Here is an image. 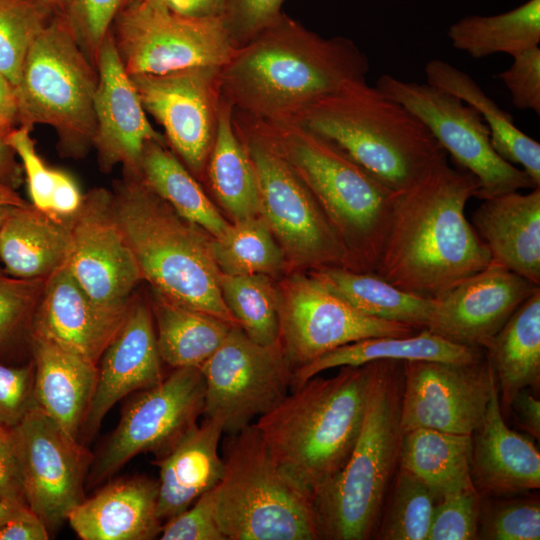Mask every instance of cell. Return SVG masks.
<instances>
[{"label":"cell","instance_id":"6da1fadb","mask_svg":"<svg viewBox=\"0 0 540 540\" xmlns=\"http://www.w3.org/2000/svg\"><path fill=\"white\" fill-rule=\"evenodd\" d=\"M478 188L474 175L445 161L396 192L372 273L405 292L434 298L486 268L491 255L465 216Z\"/></svg>","mask_w":540,"mask_h":540},{"label":"cell","instance_id":"7a4b0ae2","mask_svg":"<svg viewBox=\"0 0 540 540\" xmlns=\"http://www.w3.org/2000/svg\"><path fill=\"white\" fill-rule=\"evenodd\" d=\"M367 56L344 36L325 38L282 13L237 47L220 69L221 95L235 112L292 122L316 102L366 79Z\"/></svg>","mask_w":540,"mask_h":540},{"label":"cell","instance_id":"3957f363","mask_svg":"<svg viewBox=\"0 0 540 540\" xmlns=\"http://www.w3.org/2000/svg\"><path fill=\"white\" fill-rule=\"evenodd\" d=\"M372 362L292 389L254 426L281 471L313 500L345 465L360 433Z\"/></svg>","mask_w":540,"mask_h":540},{"label":"cell","instance_id":"277c9868","mask_svg":"<svg viewBox=\"0 0 540 540\" xmlns=\"http://www.w3.org/2000/svg\"><path fill=\"white\" fill-rule=\"evenodd\" d=\"M292 122L331 141L394 192L447 161L425 124L366 79L316 102Z\"/></svg>","mask_w":540,"mask_h":540},{"label":"cell","instance_id":"5b68a950","mask_svg":"<svg viewBox=\"0 0 540 540\" xmlns=\"http://www.w3.org/2000/svg\"><path fill=\"white\" fill-rule=\"evenodd\" d=\"M112 196L143 280L175 303L239 326L223 299L205 231L178 215L141 176L123 174Z\"/></svg>","mask_w":540,"mask_h":540},{"label":"cell","instance_id":"8992f818","mask_svg":"<svg viewBox=\"0 0 540 540\" xmlns=\"http://www.w3.org/2000/svg\"><path fill=\"white\" fill-rule=\"evenodd\" d=\"M255 121L335 228L346 250L345 268L372 273L389 229L396 192L331 141L305 127L295 122Z\"/></svg>","mask_w":540,"mask_h":540},{"label":"cell","instance_id":"52a82bcc","mask_svg":"<svg viewBox=\"0 0 540 540\" xmlns=\"http://www.w3.org/2000/svg\"><path fill=\"white\" fill-rule=\"evenodd\" d=\"M403 362H372L362 427L342 469L313 497L319 539L372 535L399 465Z\"/></svg>","mask_w":540,"mask_h":540},{"label":"cell","instance_id":"ba28073f","mask_svg":"<svg viewBox=\"0 0 540 540\" xmlns=\"http://www.w3.org/2000/svg\"><path fill=\"white\" fill-rule=\"evenodd\" d=\"M222 446L217 517L227 540L319 539L312 498L281 471L254 424Z\"/></svg>","mask_w":540,"mask_h":540},{"label":"cell","instance_id":"9c48e42d","mask_svg":"<svg viewBox=\"0 0 540 540\" xmlns=\"http://www.w3.org/2000/svg\"><path fill=\"white\" fill-rule=\"evenodd\" d=\"M97 69L75 40L62 13L30 48L15 86L20 126L54 129L61 156L79 159L92 148L96 129Z\"/></svg>","mask_w":540,"mask_h":540},{"label":"cell","instance_id":"30bf717a","mask_svg":"<svg viewBox=\"0 0 540 540\" xmlns=\"http://www.w3.org/2000/svg\"><path fill=\"white\" fill-rule=\"evenodd\" d=\"M254 165L261 216L291 258L302 265L346 266L345 247L319 203L259 124L233 110Z\"/></svg>","mask_w":540,"mask_h":540},{"label":"cell","instance_id":"8fae6325","mask_svg":"<svg viewBox=\"0 0 540 540\" xmlns=\"http://www.w3.org/2000/svg\"><path fill=\"white\" fill-rule=\"evenodd\" d=\"M110 32L129 76L222 68L236 50L222 18L186 17L145 0H131Z\"/></svg>","mask_w":540,"mask_h":540},{"label":"cell","instance_id":"7c38bea8","mask_svg":"<svg viewBox=\"0 0 540 540\" xmlns=\"http://www.w3.org/2000/svg\"><path fill=\"white\" fill-rule=\"evenodd\" d=\"M376 87L417 116L459 167L475 176L476 198L538 187L496 152L479 111L456 95L427 82L404 81L389 74H382Z\"/></svg>","mask_w":540,"mask_h":540},{"label":"cell","instance_id":"4fadbf2b","mask_svg":"<svg viewBox=\"0 0 540 540\" xmlns=\"http://www.w3.org/2000/svg\"><path fill=\"white\" fill-rule=\"evenodd\" d=\"M205 406V382L198 367L175 368L157 385L138 391L118 426L92 459L87 485L112 477L129 460L151 452L168 453L198 423Z\"/></svg>","mask_w":540,"mask_h":540},{"label":"cell","instance_id":"5bb4252c","mask_svg":"<svg viewBox=\"0 0 540 540\" xmlns=\"http://www.w3.org/2000/svg\"><path fill=\"white\" fill-rule=\"evenodd\" d=\"M205 382L204 417L224 421L234 434L267 413L290 392L293 368L281 341L263 346L239 326L200 367Z\"/></svg>","mask_w":540,"mask_h":540},{"label":"cell","instance_id":"9a60e30c","mask_svg":"<svg viewBox=\"0 0 540 540\" xmlns=\"http://www.w3.org/2000/svg\"><path fill=\"white\" fill-rule=\"evenodd\" d=\"M12 431L27 506L57 530L85 498L93 456L37 405Z\"/></svg>","mask_w":540,"mask_h":540},{"label":"cell","instance_id":"2e32d148","mask_svg":"<svg viewBox=\"0 0 540 540\" xmlns=\"http://www.w3.org/2000/svg\"><path fill=\"white\" fill-rule=\"evenodd\" d=\"M279 319L280 341L293 371L355 341L419 331L359 312L311 275H297L284 285Z\"/></svg>","mask_w":540,"mask_h":540},{"label":"cell","instance_id":"e0dca14e","mask_svg":"<svg viewBox=\"0 0 540 540\" xmlns=\"http://www.w3.org/2000/svg\"><path fill=\"white\" fill-rule=\"evenodd\" d=\"M496 376L487 357L471 363L403 362L402 434L417 428L473 435Z\"/></svg>","mask_w":540,"mask_h":540},{"label":"cell","instance_id":"ac0fdd59","mask_svg":"<svg viewBox=\"0 0 540 540\" xmlns=\"http://www.w3.org/2000/svg\"><path fill=\"white\" fill-rule=\"evenodd\" d=\"M68 222L71 247L67 266L75 281L97 304L127 309L143 278L115 215L112 191L90 189Z\"/></svg>","mask_w":540,"mask_h":540},{"label":"cell","instance_id":"d6986e66","mask_svg":"<svg viewBox=\"0 0 540 540\" xmlns=\"http://www.w3.org/2000/svg\"><path fill=\"white\" fill-rule=\"evenodd\" d=\"M220 69L130 76L144 110L163 127L166 142L192 174L203 172L214 141Z\"/></svg>","mask_w":540,"mask_h":540},{"label":"cell","instance_id":"ffe728a7","mask_svg":"<svg viewBox=\"0 0 540 540\" xmlns=\"http://www.w3.org/2000/svg\"><path fill=\"white\" fill-rule=\"evenodd\" d=\"M96 69V129L92 148L96 150L99 169L109 173L121 165L123 174L140 176L146 144L151 141L167 142L150 124L111 32L100 47Z\"/></svg>","mask_w":540,"mask_h":540},{"label":"cell","instance_id":"44dd1931","mask_svg":"<svg viewBox=\"0 0 540 540\" xmlns=\"http://www.w3.org/2000/svg\"><path fill=\"white\" fill-rule=\"evenodd\" d=\"M540 285L491 262L434 297L427 330L453 342L483 349Z\"/></svg>","mask_w":540,"mask_h":540},{"label":"cell","instance_id":"7402d4cb","mask_svg":"<svg viewBox=\"0 0 540 540\" xmlns=\"http://www.w3.org/2000/svg\"><path fill=\"white\" fill-rule=\"evenodd\" d=\"M150 305L133 298L121 328L98 363V378L79 442L98 431L105 415L122 398L164 379Z\"/></svg>","mask_w":540,"mask_h":540},{"label":"cell","instance_id":"603a6c76","mask_svg":"<svg viewBox=\"0 0 540 540\" xmlns=\"http://www.w3.org/2000/svg\"><path fill=\"white\" fill-rule=\"evenodd\" d=\"M129 307L115 310L97 304L75 281L66 263L45 280L31 318V337L46 340L98 366Z\"/></svg>","mask_w":540,"mask_h":540},{"label":"cell","instance_id":"cb8c5ba5","mask_svg":"<svg viewBox=\"0 0 540 540\" xmlns=\"http://www.w3.org/2000/svg\"><path fill=\"white\" fill-rule=\"evenodd\" d=\"M158 481L140 475L106 484L67 517L82 540H151L163 522L157 513Z\"/></svg>","mask_w":540,"mask_h":540},{"label":"cell","instance_id":"d4e9b609","mask_svg":"<svg viewBox=\"0 0 540 540\" xmlns=\"http://www.w3.org/2000/svg\"><path fill=\"white\" fill-rule=\"evenodd\" d=\"M473 434L471 477L480 494L521 493L540 487L539 451L504 422L497 380Z\"/></svg>","mask_w":540,"mask_h":540},{"label":"cell","instance_id":"484cf974","mask_svg":"<svg viewBox=\"0 0 540 540\" xmlns=\"http://www.w3.org/2000/svg\"><path fill=\"white\" fill-rule=\"evenodd\" d=\"M471 224L492 262L540 285V187L482 200Z\"/></svg>","mask_w":540,"mask_h":540},{"label":"cell","instance_id":"4316f807","mask_svg":"<svg viewBox=\"0 0 540 540\" xmlns=\"http://www.w3.org/2000/svg\"><path fill=\"white\" fill-rule=\"evenodd\" d=\"M224 421L205 417L168 453L153 463L159 468L157 513L164 523L220 484L225 471L219 453Z\"/></svg>","mask_w":540,"mask_h":540},{"label":"cell","instance_id":"83f0119b","mask_svg":"<svg viewBox=\"0 0 540 540\" xmlns=\"http://www.w3.org/2000/svg\"><path fill=\"white\" fill-rule=\"evenodd\" d=\"M31 338L36 404L68 436L79 441L98 367L46 340Z\"/></svg>","mask_w":540,"mask_h":540},{"label":"cell","instance_id":"f1b7e54d","mask_svg":"<svg viewBox=\"0 0 540 540\" xmlns=\"http://www.w3.org/2000/svg\"><path fill=\"white\" fill-rule=\"evenodd\" d=\"M70 247L68 219L31 203L11 207L0 228V260L13 277L46 279L67 263Z\"/></svg>","mask_w":540,"mask_h":540},{"label":"cell","instance_id":"f546056e","mask_svg":"<svg viewBox=\"0 0 540 540\" xmlns=\"http://www.w3.org/2000/svg\"><path fill=\"white\" fill-rule=\"evenodd\" d=\"M484 357L481 348L453 342L427 329L406 336L366 338L338 347L295 369L291 390L331 368L361 366L380 360L471 363Z\"/></svg>","mask_w":540,"mask_h":540},{"label":"cell","instance_id":"4dcf8cb0","mask_svg":"<svg viewBox=\"0 0 540 540\" xmlns=\"http://www.w3.org/2000/svg\"><path fill=\"white\" fill-rule=\"evenodd\" d=\"M427 83L442 88L479 111L490 130L491 143L507 162L520 165L540 187V144L521 131L513 117L485 94L466 72L452 64L432 59L425 65Z\"/></svg>","mask_w":540,"mask_h":540},{"label":"cell","instance_id":"1f68e13d","mask_svg":"<svg viewBox=\"0 0 540 540\" xmlns=\"http://www.w3.org/2000/svg\"><path fill=\"white\" fill-rule=\"evenodd\" d=\"M501 390L504 409L522 389L540 383V288L483 348Z\"/></svg>","mask_w":540,"mask_h":540},{"label":"cell","instance_id":"d6a6232c","mask_svg":"<svg viewBox=\"0 0 540 540\" xmlns=\"http://www.w3.org/2000/svg\"><path fill=\"white\" fill-rule=\"evenodd\" d=\"M207 167L213 191L234 222L261 215L257 174L236 128L233 107L222 95Z\"/></svg>","mask_w":540,"mask_h":540},{"label":"cell","instance_id":"836d02e7","mask_svg":"<svg viewBox=\"0 0 540 540\" xmlns=\"http://www.w3.org/2000/svg\"><path fill=\"white\" fill-rule=\"evenodd\" d=\"M471 457L472 435L417 428L402 434L398 466L421 479L437 502L475 488Z\"/></svg>","mask_w":540,"mask_h":540},{"label":"cell","instance_id":"e575fe53","mask_svg":"<svg viewBox=\"0 0 540 540\" xmlns=\"http://www.w3.org/2000/svg\"><path fill=\"white\" fill-rule=\"evenodd\" d=\"M310 275L359 312L375 318L427 329L434 299L405 292L374 273L341 266H321Z\"/></svg>","mask_w":540,"mask_h":540},{"label":"cell","instance_id":"d590c367","mask_svg":"<svg viewBox=\"0 0 540 540\" xmlns=\"http://www.w3.org/2000/svg\"><path fill=\"white\" fill-rule=\"evenodd\" d=\"M162 362L172 368L198 367L222 344L233 325L175 303L154 291L150 305Z\"/></svg>","mask_w":540,"mask_h":540},{"label":"cell","instance_id":"8d00e7d4","mask_svg":"<svg viewBox=\"0 0 540 540\" xmlns=\"http://www.w3.org/2000/svg\"><path fill=\"white\" fill-rule=\"evenodd\" d=\"M140 176L178 215L199 226L212 238L222 237L228 231L231 223L216 209L193 174L167 148V143L151 141L146 144Z\"/></svg>","mask_w":540,"mask_h":540},{"label":"cell","instance_id":"74e56055","mask_svg":"<svg viewBox=\"0 0 540 540\" xmlns=\"http://www.w3.org/2000/svg\"><path fill=\"white\" fill-rule=\"evenodd\" d=\"M454 48L481 59L497 53L513 56L540 43V0H528L507 12L466 16L447 31Z\"/></svg>","mask_w":540,"mask_h":540},{"label":"cell","instance_id":"f35d334b","mask_svg":"<svg viewBox=\"0 0 540 540\" xmlns=\"http://www.w3.org/2000/svg\"><path fill=\"white\" fill-rule=\"evenodd\" d=\"M210 249L224 275H267L284 262L282 248L260 215L231 223L222 237L211 238Z\"/></svg>","mask_w":540,"mask_h":540},{"label":"cell","instance_id":"ab89813d","mask_svg":"<svg viewBox=\"0 0 540 540\" xmlns=\"http://www.w3.org/2000/svg\"><path fill=\"white\" fill-rule=\"evenodd\" d=\"M220 289L228 309L251 340L263 346L280 340L279 296L266 275L221 274Z\"/></svg>","mask_w":540,"mask_h":540},{"label":"cell","instance_id":"60d3db41","mask_svg":"<svg viewBox=\"0 0 540 540\" xmlns=\"http://www.w3.org/2000/svg\"><path fill=\"white\" fill-rule=\"evenodd\" d=\"M56 14L42 0H0V73L14 86L30 48Z\"/></svg>","mask_w":540,"mask_h":540},{"label":"cell","instance_id":"b9f144b4","mask_svg":"<svg viewBox=\"0 0 540 540\" xmlns=\"http://www.w3.org/2000/svg\"><path fill=\"white\" fill-rule=\"evenodd\" d=\"M435 504L436 499L428 486L399 467L378 538L427 540Z\"/></svg>","mask_w":540,"mask_h":540},{"label":"cell","instance_id":"7bdbcfd3","mask_svg":"<svg viewBox=\"0 0 540 540\" xmlns=\"http://www.w3.org/2000/svg\"><path fill=\"white\" fill-rule=\"evenodd\" d=\"M131 0H71L63 13L78 45L96 68L100 47Z\"/></svg>","mask_w":540,"mask_h":540},{"label":"cell","instance_id":"ee69618b","mask_svg":"<svg viewBox=\"0 0 540 540\" xmlns=\"http://www.w3.org/2000/svg\"><path fill=\"white\" fill-rule=\"evenodd\" d=\"M481 518V517H480ZM478 538L489 540H539L540 504L536 499H513L486 511Z\"/></svg>","mask_w":540,"mask_h":540},{"label":"cell","instance_id":"f6af8a7d","mask_svg":"<svg viewBox=\"0 0 540 540\" xmlns=\"http://www.w3.org/2000/svg\"><path fill=\"white\" fill-rule=\"evenodd\" d=\"M480 493L466 489L437 501L427 540H471L478 538Z\"/></svg>","mask_w":540,"mask_h":540},{"label":"cell","instance_id":"bcb514c9","mask_svg":"<svg viewBox=\"0 0 540 540\" xmlns=\"http://www.w3.org/2000/svg\"><path fill=\"white\" fill-rule=\"evenodd\" d=\"M218 485L162 525L161 540H227L217 517Z\"/></svg>","mask_w":540,"mask_h":540},{"label":"cell","instance_id":"7dc6e473","mask_svg":"<svg viewBox=\"0 0 540 540\" xmlns=\"http://www.w3.org/2000/svg\"><path fill=\"white\" fill-rule=\"evenodd\" d=\"M30 132L29 128L19 126L9 133L4 140L21 161L22 170L28 184L31 204L49 214L51 196L56 181V169L47 166L38 154L35 141Z\"/></svg>","mask_w":540,"mask_h":540},{"label":"cell","instance_id":"c3c4849f","mask_svg":"<svg viewBox=\"0 0 540 540\" xmlns=\"http://www.w3.org/2000/svg\"><path fill=\"white\" fill-rule=\"evenodd\" d=\"M46 279H26L0 273V344L32 318L43 293Z\"/></svg>","mask_w":540,"mask_h":540},{"label":"cell","instance_id":"681fc988","mask_svg":"<svg viewBox=\"0 0 540 540\" xmlns=\"http://www.w3.org/2000/svg\"><path fill=\"white\" fill-rule=\"evenodd\" d=\"M285 0H229L222 17L235 45L240 47L274 23Z\"/></svg>","mask_w":540,"mask_h":540},{"label":"cell","instance_id":"f907efd6","mask_svg":"<svg viewBox=\"0 0 540 540\" xmlns=\"http://www.w3.org/2000/svg\"><path fill=\"white\" fill-rule=\"evenodd\" d=\"M511 57L512 64L496 77L508 89L517 109L540 115V48L535 46Z\"/></svg>","mask_w":540,"mask_h":540},{"label":"cell","instance_id":"816d5d0a","mask_svg":"<svg viewBox=\"0 0 540 540\" xmlns=\"http://www.w3.org/2000/svg\"><path fill=\"white\" fill-rule=\"evenodd\" d=\"M36 405L33 363L22 367L0 365V424L16 426Z\"/></svg>","mask_w":540,"mask_h":540},{"label":"cell","instance_id":"f5cc1de1","mask_svg":"<svg viewBox=\"0 0 540 540\" xmlns=\"http://www.w3.org/2000/svg\"><path fill=\"white\" fill-rule=\"evenodd\" d=\"M0 499L27 505L23 492L12 428L0 424Z\"/></svg>","mask_w":540,"mask_h":540},{"label":"cell","instance_id":"db71d44e","mask_svg":"<svg viewBox=\"0 0 540 540\" xmlns=\"http://www.w3.org/2000/svg\"><path fill=\"white\" fill-rule=\"evenodd\" d=\"M49 532L41 518L23 505L0 527V540H47Z\"/></svg>","mask_w":540,"mask_h":540},{"label":"cell","instance_id":"11a10c76","mask_svg":"<svg viewBox=\"0 0 540 540\" xmlns=\"http://www.w3.org/2000/svg\"><path fill=\"white\" fill-rule=\"evenodd\" d=\"M82 200L83 195L75 180L68 173L56 169L49 214L61 219H69L77 212Z\"/></svg>","mask_w":540,"mask_h":540},{"label":"cell","instance_id":"9f6ffc18","mask_svg":"<svg viewBox=\"0 0 540 540\" xmlns=\"http://www.w3.org/2000/svg\"><path fill=\"white\" fill-rule=\"evenodd\" d=\"M512 408L518 424L535 439L540 438V401L526 389L520 390L512 399Z\"/></svg>","mask_w":540,"mask_h":540},{"label":"cell","instance_id":"6f0895ef","mask_svg":"<svg viewBox=\"0 0 540 540\" xmlns=\"http://www.w3.org/2000/svg\"><path fill=\"white\" fill-rule=\"evenodd\" d=\"M173 13L194 18H222L229 0H163Z\"/></svg>","mask_w":540,"mask_h":540},{"label":"cell","instance_id":"680465c9","mask_svg":"<svg viewBox=\"0 0 540 540\" xmlns=\"http://www.w3.org/2000/svg\"><path fill=\"white\" fill-rule=\"evenodd\" d=\"M20 126L15 86L0 73V137L5 138Z\"/></svg>","mask_w":540,"mask_h":540},{"label":"cell","instance_id":"91938a15","mask_svg":"<svg viewBox=\"0 0 540 540\" xmlns=\"http://www.w3.org/2000/svg\"><path fill=\"white\" fill-rule=\"evenodd\" d=\"M22 181V166L12 148L0 137V182L17 189Z\"/></svg>","mask_w":540,"mask_h":540},{"label":"cell","instance_id":"94428289","mask_svg":"<svg viewBox=\"0 0 540 540\" xmlns=\"http://www.w3.org/2000/svg\"><path fill=\"white\" fill-rule=\"evenodd\" d=\"M26 202L16 189L0 182V208L24 206Z\"/></svg>","mask_w":540,"mask_h":540},{"label":"cell","instance_id":"6125c7cd","mask_svg":"<svg viewBox=\"0 0 540 540\" xmlns=\"http://www.w3.org/2000/svg\"><path fill=\"white\" fill-rule=\"evenodd\" d=\"M23 505H17L0 499V527L10 518L15 510Z\"/></svg>","mask_w":540,"mask_h":540},{"label":"cell","instance_id":"be15d7a7","mask_svg":"<svg viewBox=\"0 0 540 540\" xmlns=\"http://www.w3.org/2000/svg\"><path fill=\"white\" fill-rule=\"evenodd\" d=\"M51 6L56 12L64 13L71 0H42Z\"/></svg>","mask_w":540,"mask_h":540},{"label":"cell","instance_id":"e7e4bbea","mask_svg":"<svg viewBox=\"0 0 540 540\" xmlns=\"http://www.w3.org/2000/svg\"><path fill=\"white\" fill-rule=\"evenodd\" d=\"M11 207H4V208H0V228L6 218V216L8 215L9 213V210H10ZM1 272H4L0 269V273Z\"/></svg>","mask_w":540,"mask_h":540},{"label":"cell","instance_id":"03108f58","mask_svg":"<svg viewBox=\"0 0 540 540\" xmlns=\"http://www.w3.org/2000/svg\"><path fill=\"white\" fill-rule=\"evenodd\" d=\"M145 1H147V2H149L151 4H153V5H156V6H165L163 0H145Z\"/></svg>","mask_w":540,"mask_h":540}]
</instances>
